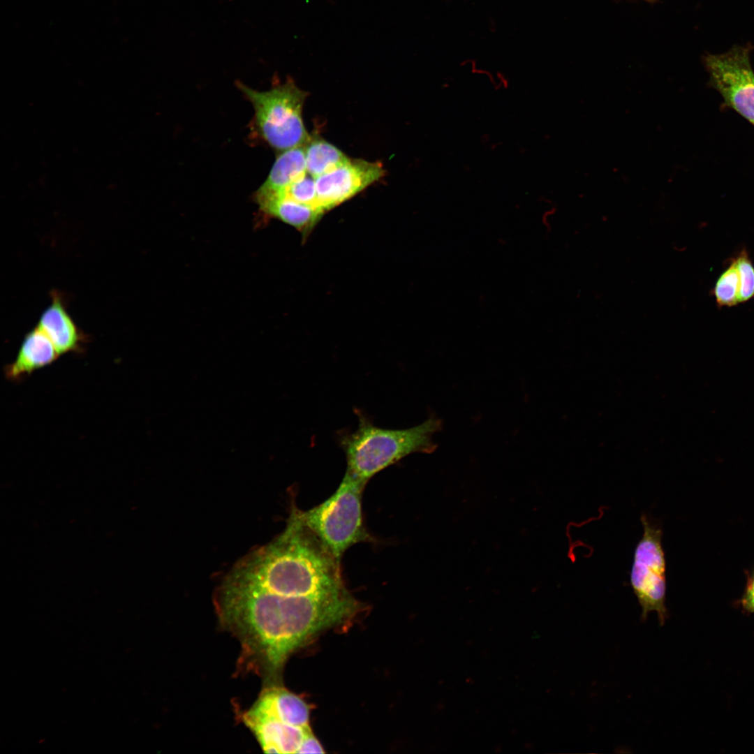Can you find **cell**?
Returning a JSON list of instances; mask_svg holds the SVG:
<instances>
[{
  "instance_id": "1",
  "label": "cell",
  "mask_w": 754,
  "mask_h": 754,
  "mask_svg": "<svg viewBox=\"0 0 754 754\" xmlns=\"http://www.w3.org/2000/svg\"><path fill=\"white\" fill-rule=\"evenodd\" d=\"M214 603L242 653L279 677L290 655L320 631L350 620L362 609L346 590L325 596H282L219 584Z\"/></svg>"
},
{
  "instance_id": "2",
  "label": "cell",
  "mask_w": 754,
  "mask_h": 754,
  "mask_svg": "<svg viewBox=\"0 0 754 754\" xmlns=\"http://www.w3.org/2000/svg\"><path fill=\"white\" fill-rule=\"evenodd\" d=\"M223 582L282 596H325L346 589L339 562L294 507L284 530L248 553Z\"/></svg>"
},
{
  "instance_id": "3",
  "label": "cell",
  "mask_w": 754,
  "mask_h": 754,
  "mask_svg": "<svg viewBox=\"0 0 754 754\" xmlns=\"http://www.w3.org/2000/svg\"><path fill=\"white\" fill-rule=\"evenodd\" d=\"M357 429L339 436L346 458V472L367 484L378 472L416 452L431 453L436 448L433 435L442 427L440 419L431 417L406 429L376 426L360 410Z\"/></svg>"
},
{
  "instance_id": "4",
  "label": "cell",
  "mask_w": 754,
  "mask_h": 754,
  "mask_svg": "<svg viewBox=\"0 0 754 754\" xmlns=\"http://www.w3.org/2000/svg\"><path fill=\"white\" fill-rule=\"evenodd\" d=\"M236 85L254 110L250 128L252 136L279 152L306 143L311 136L304 124L302 108L307 93L292 79L274 83L263 91L241 82Z\"/></svg>"
},
{
  "instance_id": "5",
  "label": "cell",
  "mask_w": 754,
  "mask_h": 754,
  "mask_svg": "<svg viewBox=\"0 0 754 754\" xmlns=\"http://www.w3.org/2000/svg\"><path fill=\"white\" fill-rule=\"evenodd\" d=\"M365 485L346 472L337 489L324 502L307 510L295 506L303 524L340 563L349 547L372 540L362 518V494Z\"/></svg>"
},
{
  "instance_id": "6",
  "label": "cell",
  "mask_w": 754,
  "mask_h": 754,
  "mask_svg": "<svg viewBox=\"0 0 754 754\" xmlns=\"http://www.w3.org/2000/svg\"><path fill=\"white\" fill-rule=\"evenodd\" d=\"M640 520L643 534L634 551L630 583L641 607V621L656 612L660 626L668 616L666 600V561L662 544L663 531L645 515Z\"/></svg>"
},
{
  "instance_id": "7",
  "label": "cell",
  "mask_w": 754,
  "mask_h": 754,
  "mask_svg": "<svg viewBox=\"0 0 754 754\" xmlns=\"http://www.w3.org/2000/svg\"><path fill=\"white\" fill-rule=\"evenodd\" d=\"M711 83L725 103L754 125V72L749 51L735 47L721 54L706 57Z\"/></svg>"
},
{
  "instance_id": "8",
  "label": "cell",
  "mask_w": 754,
  "mask_h": 754,
  "mask_svg": "<svg viewBox=\"0 0 754 754\" xmlns=\"http://www.w3.org/2000/svg\"><path fill=\"white\" fill-rule=\"evenodd\" d=\"M380 162L349 159L316 179L318 207L325 213L350 199L385 175Z\"/></svg>"
},
{
  "instance_id": "9",
  "label": "cell",
  "mask_w": 754,
  "mask_h": 754,
  "mask_svg": "<svg viewBox=\"0 0 754 754\" xmlns=\"http://www.w3.org/2000/svg\"><path fill=\"white\" fill-rule=\"evenodd\" d=\"M242 720L251 731L266 753H297L310 727L284 723L273 718L248 709Z\"/></svg>"
},
{
  "instance_id": "10",
  "label": "cell",
  "mask_w": 754,
  "mask_h": 754,
  "mask_svg": "<svg viewBox=\"0 0 754 754\" xmlns=\"http://www.w3.org/2000/svg\"><path fill=\"white\" fill-rule=\"evenodd\" d=\"M52 302L41 314L38 325L50 339L61 355L78 353L82 349L85 336L68 313L61 297L54 292Z\"/></svg>"
},
{
  "instance_id": "11",
  "label": "cell",
  "mask_w": 754,
  "mask_h": 754,
  "mask_svg": "<svg viewBox=\"0 0 754 754\" xmlns=\"http://www.w3.org/2000/svg\"><path fill=\"white\" fill-rule=\"evenodd\" d=\"M249 709L288 725L309 727V709L306 703L279 684L264 686Z\"/></svg>"
},
{
  "instance_id": "12",
  "label": "cell",
  "mask_w": 754,
  "mask_h": 754,
  "mask_svg": "<svg viewBox=\"0 0 754 754\" xmlns=\"http://www.w3.org/2000/svg\"><path fill=\"white\" fill-rule=\"evenodd\" d=\"M59 356L48 337L36 326L24 337L15 360L6 366V377L12 381L22 380Z\"/></svg>"
},
{
  "instance_id": "13",
  "label": "cell",
  "mask_w": 754,
  "mask_h": 754,
  "mask_svg": "<svg viewBox=\"0 0 754 754\" xmlns=\"http://www.w3.org/2000/svg\"><path fill=\"white\" fill-rule=\"evenodd\" d=\"M253 201L266 217L276 219L291 226L304 237L311 232L325 214L319 208L281 196L254 198Z\"/></svg>"
},
{
  "instance_id": "14",
  "label": "cell",
  "mask_w": 754,
  "mask_h": 754,
  "mask_svg": "<svg viewBox=\"0 0 754 754\" xmlns=\"http://www.w3.org/2000/svg\"><path fill=\"white\" fill-rule=\"evenodd\" d=\"M306 172L304 145L281 151L267 178L253 195H264L282 191Z\"/></svg>"
},
{
  "instance_id": "15",
  "label": "cell",
  "mask_w": 754,
  "mask_h": 754,
  "mask_svg": "<svg viewBox=\"0 0 754 754\" xmlns=\"http://www.w3.org/2000/svg\"><path fill=\"white\" fill-rule=\"evenodd\" d=\"M304 147L306 172L315 179L350 159L334 145L319 138L310 137Z\"/></svg>"
},
{
  "instance_id": "16",
  "label": "cell",
  "mask_w": 754,
  "mask_h": 754,
  "mask_svg": "<svg viewBox=\"0 0 754 754\" xmlns=\"http://www.w3.org/2000/svg\"><path fill=\"white\" fill-rule=\"evenodd\" d=\"M268 196H281L301 204L319 208L318 207L316 179L307 172L294 181L282 191L264 195H253V198Z\"/></svg>"
},
{
  "instance_id": "17",
  "label": "cell",
  "mask_w": 754,
  "mask_h": 754,
  "mask_svg": "<svg viewBox=\"0 0 754 754\" xmlns=\"http://www.w3.org/2000/svg\"><path fill=\"white\" fill-rule=\"evenodd\" d=\"M739 286V274L736 262H734L717 281L715 295L718 304L732 306L737 304Z\"/></svg>"
},
{
  "instance_id": "18",
  "label": "cell",
  "mask_w": 754,
  "mask_h": 754,
  "mask_svg": "<svg viewBox=\"0 0 754 754\" xmlns=\"http://www.w3.org/2000/svg\"><path fill=\"white\" fill-rule=\"evenodd\" d=\"M735 262L740 280L738 302H742L754 296V268L743 253Z\"/></svg>"
},
{
  "instance_id": "19",
  "label": "cell",
  "mask_w": 754,
  "mask_h": 754,
  "mask_svg": "<svg viewBox=\"0 0 754 754\" xmlns=\"http://www.w3.org/2000/svg\"><path fill=\"white\" fill-rule=\"evenodd\" d=\"M325 753V751L323 750L322 745L313 735L311 729L309 730L306 732L297 753Z\"/></svg>"
},
{
  "instance_id": "20",
  "label": "cell",
  "mask_w": 754,
  "mask_h": 754,
  "mask_svg": "<svg viewBox=\"0 0 754 754\" xmlns=\"http://www.w3.org/2000/svg\"><path fill=\"white\" fill-rule=\"evenodd\" d=\"M742 603L746 609L754 612V579L747 587Z\"/></svg>"
}]
</instances>
